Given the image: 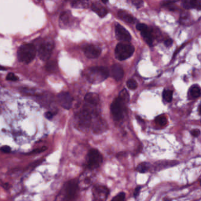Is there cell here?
Wrapping results in <instances>:
<instances>
[{
  "label": "cell",
  "instance_id": "obj_1",
  "mask_svg": "<svg viewBox=\"0 0 201 201\" xmlns=\"http://www.w3.org/2000/svg\"><path fill=\"white\" fill-rule=\"evenodd\" d=\"M83 74L90 83L98 84L108 77V71L104 67H92L86 70Z\"/></svg>",
  "mask_w": 201,
  "mask_h": 201
},
{
  "label": "cell",
  "instance_id": "obj_2",
  "mask_svg": "<svg viewBox=\"0 0 201 201\" xmlns=\"http://www.w3.org/2000/svg\"><path fill=\"white\" fill-rule=\"evenodd\" d=\"M79 189L77 180L72 179L67 182L57 195L56 200L72 201L76 198Z\"/></svg>",
  "mask_w": 201,
  "mask_h": 201
},
{
  "label": "cell",
  "instance_id": "obj_3",
  "mask_svg": "<svg viewBox=\"0 0 201 201\" xmlns=\"http://www.w3.org/2000/svg\"><path fill=\"white\" fill-rule=\"evenodd\" d=\"M92 115L87 110H82L77 113L74 118L75 127L83 132L88 131L92 125Z\"/></svg>",
  "mask_w": 201,
  "mask_h": 201
},
{
  "label": "cell",
  "instance_id": "obj_4",
  "mask_svg": "<svg viewBox=\"0 0 201 201\" xmlns=\"http://www.w3.org/2000/svg\"><path fill=\"white\" fill-rule=\"evenodd\" d=\"M36 49L33 44H25L21 46L17 51L18 60L24 64L30 63L35 57Z\"/></svg>",
  "mask_w": 201,
  "mask_h": 201
},
{
  "label": "cell",
  "instance_id": "obj_5",
  "mask_svg": "<svg viewBox=\"0 0 201 201\" xmlns=\"http://www.w3.org/2000/svg\"><path fill=\"white\" fill-rule=\"evenodd\" d=\"M103 163V156L101 153L96 149H92L88 152L86 165L87 169L94 170L99 168Z\"/></svg>",
  "mask_w": 201,
  "mask_h": 201
},
{
  "label": "cell",
  "instance_id": "obj_6",
  "mask_svg": "<svg viewBox=\"0 0 201 201\" xmlns=\"http://www.w3.org/2000/svg\"><path fill=\"white\" fill-rule=\"evenodd\" d=\"M135 51V48L129 43L120 42L116 47L115 56L120 60L123 61L130 57Z\"/></svg>",
  "mask_w": 201,
  "mask_h": 201
},
{
  "label": "cell",
  "instance_id": "obj_7",
  "mask_svg": "<svg viewBox=\"0 0 201 201\" xmlns=\"http://www.w3.org/2000/svg\"><path fill=\"white\" fill-rule=\"evenodd\" d=\"M95 179V175L93 170L87 169L83 172L77 180L79 189L85 190L92 185Z\"/></svg>",
  "mask_w": 201,
  "mask_h": 201
},
{
  "label": "cell",
  "instance_id": "obj_8",
  "mask_svg": "<svg viewBox=\"0 0 201 201\" xmlns=\"http://www.w3.org/2000/svg\"><path fill=\"white\" fill-rule=\"evenodd\" d=\"M124 103L121 99L118 97L111 105V112L114 119L119 121L123 119L124 111Z\"/></svg>",
  "mask_w": 201,
  "mask_h": 201
},
{
  "label": "cell",
  "instance_id": "obj_9",
  "mask_svg": "<svg viewBox=\"0 0 201 201\" xmlns=\"http://www.w3.org/2000/svg\"><path fill=\"white\" fill-rule=\"evenodd\" d=\"M54 49V43L52 41H45L40 44L38 50L39 58L42 61H47L50 58Z\"/></svg>",
  "mask_w": 201,
  "mask_h": 201
},
{
  "label": "cell",
  "instance_id": "obj_10",
  "mask_svg": "<svg viewBox=\"0 0 201 201\" xmlns=\"http://www.w3.org/2000/svg\"><path fill=\"white\" fill-rule=\"evenodd\" d=\"M93 201H106L109 195V189L103 185H95L92 188Z\"/></svg>",
  "mask_w": 201,
  "mask_h": 201
},
{
  "label": "cell",
  "instance_id": "obj_11",
  "mask_svg": "<svg viewBox=\"0 0 201 201\" xmlns=\"http://www.w3.org/2000/svg\"><path fill=\"white\" fill-rule=\"evenodd\" d=\"M92 130L96 134H100L106 131L108 129L107 122L101 118L96 116L93 119H92Z\"/></svg>",
  "mask_w": 201,
  "mask_h": 201
},
{
  "label": "cell",
  "instance_id": "obj_12",
  "mask_svg": "<svg viewBox=\"0 0 201 201\" xmlns=\"http://www.w3.org/2000/svg\"><path fill=\"white\" fill-rule=\"evenodd\" d=\"M136 28L139 31L141 32V34L146 42L149 46H152L153 38L152 30L146 24L142 23L137 24Z\"/></svg>",
  "mask_w": 201,
  "mask_h": 201
},
{
  "label": "cell",
  "instance_id": "obj_13",
  "mask_svg": "<svg viewBox=\"0 0 201 201\" xmlns=\"http://www.w3.org/2000/svg\"><path fill=\"white\" fill-rule=\"evenodd\" d=\"M57 98L60 104L64 108L69 110L72 107L73 98L69 93L65 92H61L58 95Z\"/></svg>",
  "mask_w": 201,
  "mask_h": 201
},
{
  "label": "cell",
  "instance_id": "obj_14",
  "mask_svg": "<svg viewBox=\"0 0 201 201\" xmlns=\"http://www.w3.org/2000/svg\"><path fill=\"white\" fill-rule=\"evenodd\" d=\"M115 34L117 39L123 42H129L131 40V35L127 30L122 26L117 24L115 27Z\"/></svg>",
  "mask_w": 201,
  "mask_h": 201
},
{
  "label": "cell",
  "instance_id": "obj_15",
  "mask_svg": "<svg viewBox=\"0 0 201 201\" xmlns=\"http://www.w3.org/2000/svg\"><path fill=\"white\" fill-rule=\"evenodd\" d=\"M85 56L88 58H95L98 57L102 52L101 49L96 46L90 44L87 45L83 48Z\"/></svg>",
  "mask_w": 201,
  "mask_h": 201
},
{
  "label": "cell",
  "instance_id": "obj_16",
  "mask_svg": "<svg viewBox=\"0 0 201 201\" xmlns=\"http://www.w3.org/2000/svg\"><path fill=\"white\" fill-rule=\"evenodd\" d=\"M111 75L114 79L116 81H120L122 79L124 76V72L123 68L119 64H114L111 69Z\"/></svg>",
  "mask_w": 201,
  "mask_h": 201
},
{
  "label": "cell",
  "instance_id": "obj_17",
  "mask_svg": "<svg viewBox=\"0 0 201 201\" xmlns=\"http://www.w3.org/2000/svg\"><path fill=\"white\" fill-rule=\"evenodd\" d=\"M84 100L87 104L95 106L99 102V96L95 93H88L85 96Z\"/></svg>",
  "mask_w": 201,
  "mask_h": 201
},
{
  "label": "cell",
  "instance_id": "obj_18",
  "mask_svg": "<svg viewBox=\"0 0 201 201\" xmlns=\"http://www.w3.org/2000/svg\"><path fill=\"white\" fill-rule=\"evenodd\" d=\"M92 11L97 14V15L102 18L106 16L108 13L107 9L99 3L93 4L92 6Z\"/></svg>",
  "mask_w": 201,
  "mask_h": 201
},
{
  "label": "cell",
  "instance_id": "obj_19",
  "mask_svg": "<svg viewBox=\"0 0 201 201\" xmlns=\"http://www.w3.org/2000/svg\"><path fill=\"white\" fill-rule=\"evenodd\" d=\"M71 14L69 11H64L61 13L59 18V24L61 28L66 27L69 24Z\"/></svg>",
  "mask_w": 201,
  "mask_h": 201
},
{
  "label": "cell",
  "instance_id": "obj_20",
  "mask_svg": "<svg viewBox=\"0 0 201 201\" xmlns=\"http://www.w3.org/2000/svg\"><path fill=\"white\" fill-rule=\"evenodd\" d=\"M182 6L186 9L195 8L198 10H201V1H199V0L184 1L182 3Z\"/></svg>",
  "mask_w": 201,
  "mask_h": 201
},
{
  "label": "cell",
  "instance_id": "obj_21",
  "mask_svg": "<svg viewBox=\"0 0 201 201\" xmlns=\"http://www.w3.org/2000/svg\"><path fill=\"white\" fill-rule=\"evenodd\" d=\"M118 16L124 21L127 23H134L135 22V18H134L131 15L127 13L124 11H120L118 13Z\"/></svg>",
  "mask_w": 201,
  "mask_h": 201
},
{
  "label": "cell",
  "instance_id": "obj_22",
  "mask_svg": "<svg viewBox=\"0 0 201 201\" xmlns=\"http://www.w3.org/2000/svg\"><path fill=\"white\" fill-rule=\"evenodd\" d=\"M200 96V88L199 86L195 84L192 86L189 91V97L191 99H196Z\"/></svg>",
  "mask_w": 201,
  "mask_h": 201
},
{
  "label": "cell",
  "instance_id": "obj_23",
  "mask_svg": "<svg viewBox=\"0 0 201 201\" xmlns=\"http://www.w3.org/2000/svg\"><path fill=\"white\" fill-rule=\"evenodd\" d=\"M88 6V3L86 1H75L72 3V7L75 8H86Z\"/></svg>",
  "mask_w": 201,
  "mask_h": 201
},
{
  "label": "cell",
  "instance_id": "obj_24",
  "mask_svg": "<svg viewBox=\"0 0 201 201\" xmlns=\"http://www.w3.org/2000/svg\"><path fill=\"white\" fill-rule=\"evenodd\" d=\"M150 169V164L147 162H142L138 165L137 166L136 170L139 173H146Z\"/></svg>",
  "mask_w": 201,
  "mask_h": 201
},
{
  "label": "cell",
  "instance_id": "obj_25",
  "mask_svg": "<svg viewBox=\"0 0 201 201\" xmlns=\"http://www.w3.org/2000/svg\"><path fill=\"white\" fill-rule=\"evenodd\" d=\"M155 122L160 126H165L167 124L168 120L166 118L164 115H161L156 117V118L155 119Z\"/></svg>",
  "mask_w": 201,
  "mask_h": 201
},
{
  "label": "cell",
  "instance_id": "obj_26",
  "mask_svg": "<svg viewBox=\"0 0 201 201\" xmlns=\"http://www.w3.org/2000/svg\"><path fill=\"white\" fill-rule=\"evenodd\" d=\"M173 97V92L170 90H165L163 92V98L167 102H170Z\"/></svg>",
  "mask_w": 201,
  "mask_h": 201
},
{
  "label": "cell",
  "instance_id": "obj_27",
  "mask_svg": "<svg viewBox=\"0 0 201 201\" xmlns=\"http://www.w3.org/2000/svg\"><path fill=\"white\" fill-rule=\"evenodd\" d=\"M119 97L121 99L124 103H126L127 102H128L129 100V95L126 89H123V90L120 93Z\"/></svg>",
  "mask_w": 201,
  "mask_h": 201
},
{
  "label": "cell",
  "instance_id": "obj_28",
  "mask_svg": "<svg viewBox=\"0 0 201 201\" xmlns=\"http://www.w3.org/2000/svg\"><path fill=\"white\" fill-rule=\"evenodd\" d=\"M127 86L131 90H135L138 87V83L134 79H130L127 81Z\"/></svg>",
  "mask_w": 201,
  "mask_h": 201
},
{
  "label": "cell",
  "instance_id": "obj_29",
  "mask_svg": "<svg viewBox=\"0 0 201 201\" xmlns=\"http://www.w3.org/2000/svg\"><path fill=\"white\" fill-rule=\"evenodd\" d=\"M126 195L124 192H120L116 195L111 201H124L125 199Z\"/></svg>",
  "mask_w": 201,
  "mask_h": 201
},
{
  "label": "cell",
  "instance_id": "obj_30",
  "mask_svg": "<svg viewBox=\"0 0 201 201\" xmlns=\"http://www.w3.org/2000/svg\"><path fill=\"white\" fill-rule=\"evenodd\" d=\"M176 1H168V2H166L165 3H163V7H166L168 8L169 10H175L176 9V6L174 4V3H175Z\"/></svg>",
  "mask_w": 201,
  "mask_h": 201
},
{
  "label": "cell",
  "instance_id": "obj_31",
  "mask_svg": "<svg viewBox=\"0 0 201 201\" xmlns=\"http://www.w3.org/2000/svg\"><path fill=\"white\" fill-rule=\"evenodd\" d=\"M6 79L8 81H16L18 80V77L15 76L14 73H10L7 74Z\"/></svg>",
  "mask_w": 201,
  "mask_h": 201
},
{
  "label": "cell",
  "instance_id": "obj_32",
  "mask_svg": "<svg viewBox=\"0 0 201 201\" xmlns=\"http://www.w3.org/2000/svg\"><path fill=\"white\" fill-rule=\"evenodd\" d=\"M131 3H133V4L134 6L138 8H140L143 4V2L142 1H138V0H134V1H131Z\"/></svg>",
  "mask_w": 201,
  "mask_h": 201
},
{
  "label": "cell",
  "instance_id": "obj_33",
  "mask_svg": "<svg viewBox=\"0 0 201 201\" xmlns=\"http://www.w3.org/2000/svg\"><path fill=\"white\" fill-rule=\"evenodd\" d=\"M191 135L194 137H198L200 135V131L199 129H193L191 131Z\"/></svg>",
  "mask_w": 201,
  "mask_h": 201
},
{
  "label": "cell",
  "instance_id": "obj_34",
  "mask_svg": "<svg viewBox=\"0 0 201 201\" xmlns=\"http://www.w3.org/2000/svg\"><path fill=\"white\" fill-rule=\"evenodd\" d=\"M0 150H1V152H3V153H8L10 152L11 148L8 146H3V147H1V148H0Z\"/></svg>",
  "mask_w": 201,
  "mask_h": 201
},
{
  "label": "cell",
  "instance_id": "obj_35",
  "mask_svg": "<svg viewBox=\"0 0 201 201\" xmlns=\"http://www.w3.org/2000/svg\"><path fill=\"white\" fill-rule=\"evenodd\" d=\"M141 186H138L135 190V192H134V193H133V196L135 198H136L138 196L139 193H140V191L141 189Z\"/></svg>",
  "mask_w": 201,
  "mask_h": 201
},
{
  "label": "cell",
  "instance_id": "obj_36",
  "mask_svg": "<svg viewBox=\"0 0 201 201\" xmlns=\"http://www.w3.org/2000/svg\"><path fill=\"white\" fill-rule=\"evenodd\" d=\"M45 117L49 119V120H51L53 118V114L50 112V111H47L45 113Z\"/></svg>",
  "mask_w": 201,
  "mask_h": 201
},
{
  "label": "cell",
  "instance_id": "obj_37",
  "mask_svg": "<svg viewBox=\"0 0 201 201\" xmlns=\"http://www.w3.org/2000/svg\"><path fill=\"white\" fill-rule=\"evenodd\" d=\"M173 43V41L172 39L170 38H169V39H167L165 41V46H167V47H169L170 46H172V44Z\"/></svg>",
  "mask_w": 201,
  "mask_h": 201
},
{
  "label": "cell",
  "instance_id": "obj_38",
  "mask_svg": "<svg viewBox=\"0 0 201 201\" xmlns=\"http://www.w3.org/2000/svg\"><path fill=\"white\" fill-rule=\"evenodd\" d=\"M6 69L4 67H3V66H1L0 65V70H4Z\"/></svg>",
  "mask_w": 201,
  "mask_h": 201
},
{
  "label": "cell",
  "instance_id": "obj_39",
  "mask_svg": "<svg viewBox=\"0 0 201 201\" xmlns=\"http://www.w3.org/2000/svg\"><path fill=\"white\" fill-rule=\"evenodd\" d=\"M164 201H171L170 199H165Z\"/></svg>",
  "mask_w": 201,
  "mask_h": 201
}]
</instances>
